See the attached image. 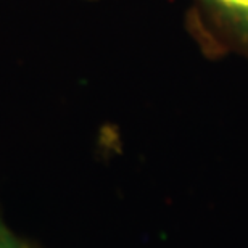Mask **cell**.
<instances>
[{
    "label": "cell",
    "mask_w": 248,
    "mask_h": 248,
    "mask_svg": "<svg viewBox=\"0 0 248 248\" xmlns=\"http://www.w3.org/2000/svg\"><path fill=\"white\" fill-rule=\"evenodd\" d=\"M5 232H7V229H5L3 222L0 221V239H2V237H3V234H5Z\"/></svg>",
    "instance_id": "cell-3"
},
{
    "label": "cell",
    "mask_w": 248,
    "mask_h": 248,
    "mask_svg": "<svg viewBox=\"0 0 248 248\" xmlns=\"http://www.w3.org/2000/svg\"><path fill=\"white\" fill-rule=\"evenodd\" d=\"M197 16L226 50L248 58V0H193Z\"/></svg>",
    "instance_id": "cell-1"
},
{
    "label": "cell",
    "mask_w": 248,
    "mask_h": 248,
    "mask_svg": "<svg viewBox=\"0 0 248 248\" xmlns=\"http://www.w3.org/2000/svg\"><path fill=\"white\" fill-rule=\"evenodd\" d=\"M0 248H32V247H29L26 242L19 240L18 237H15L12 232L7 231L2 239H0Z\"/></svg>",
    "instance_id": "cell-2"
}]
</instances>
